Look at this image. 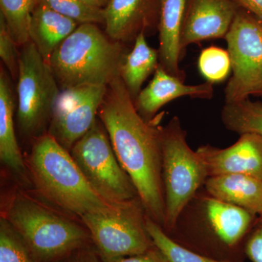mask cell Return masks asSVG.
Wrapping results in <instances>:
<instances>
[{"mask_svg":"<svg viewBox=\"0 0 262 262\" xmlns=\"http://www.w3.org/2000/svg\"><path fill=\"white\" fill-rule=\"evenodd\" d=\"M163 117L160 114L151 120L141 117L120 76L108 84L98 113L148 216L162 228L165 220L160 125Z\"/></svg>","mask_w":262,"mask_h":262,"instance_id":"1","label":"cell"},{"mask_svg":"<svg viewBox=\"0 0 262 262\" xmlns=\"http://www.w3.org/2000/svg\"><path fill=\"white\" fill-rule=\"evenodd\" d=\"M258 215L211 196L202 188L181 212L170 238L215 258L242 262L244 244Z\"/></svg>","mask_w":262,"mask_h":262,"instance_id":"2","label":"cell"},{"mask_svg":"<svg viewBox=\"0 0 262 262\" xmlns=\"http://www.w3.org/2000/svg\"><path fill=\"white\" fill-rule=\"evenodd\" d=\"M28 168L42 196L80 218L118 205L106 201L93 189L70 151L48 133L33 139Z\"/></svg>","mask_w":262,"mask_h":262,"instance_id":"3","label":"cell"},{"mask_svg":"<svg viewBox=\"0 0 262 262\" xmlns=\"http://www.w3.org/2000/svg\"><path fill=\"white\" fill-rule=\"evenodd\" d=\"M125 45L96 24H80L56 48L48 65L60 89L107 86L120 76Z\"/></svg>","mask_w":262,"mask_h":262,"instance_id":"4","label":"cell"},{"mask_svg":"<svg viewBox=\"0 0 262 262\" xmlns=\"http://www.w3.org/2000/svg\"><path fill=\"white\" fill-rule=\"evenodd\" d=\"M2 216L18 232L32 254L45 259L78 248L89 236L75 222L22 193L10 200Z\"/></svg>","mask_w":262,"mask_h":262,"instance_id":"5","label":"cell"},{"mask_svg":"<svg viewBox=\"0 0 262 262\" xmlns=\"http://www.w3.org/2000/svg\"><path fill=\"white\" fill-rule=\"evenodd\" d=\"M162 177L165 196L163 229L171 230L179 214L204 186L208 178L206 165L187 141L180 119L174 117L160 131Z\"/></svg>","mask_w":262,"mask_h":262,"instance_id":"6","label":"cell"},{"mask_svg":"<svg viewBox=\"0 0 262 262\" xmlns=\"http://www.w3.org/2000/svg\"><path fill=\"white\" fill-rule=\"evenodd\" d=\"M61 90L37 48L30 40L20 47L17 80L19 130L33 139L48 133Z\"/></svg>","mask_w":262,"mask_h":262,"instance_id":"7","label":"cell"},{"mask_svg":"<svg viewBox=\"0 0 262 262\" xmlns=\"http://www.w3.org/2000/svg\"><path fill=\"white\" fill-rule=\"evenodd\" d=\"M140 198L120 203L113 209L81 217L102 260L134 256L154 246Z\"/></svg>","mask_w":262,"mask_h":262,"instance_id":"8","label":"cell"},{"mask_svg":"<svg viewBox=\"0 0 262 262\" xmlns=\"http://www.w3.org/2000/svg\"><path fill=\"white\" fill-rule=\"evenodd\" d=\"M70 153L90 185L106 201L120 204L139 198L98 117L85 135L75 143Z\"/></svg>","mask_w":262,"mask_h":262,"instance_id":"9","label":"cell"},{"mask_svg":"<svg viewBox=\"0 0 262 262\" xmlns=\"http://www.w3.org/2000/svg\"><path fill=\"white\" fill-rule=\"evenodd\" d=\"M225 39L232 71L225 103L262 95V22L239 8Z\"/></svg>","mask_w":262,"mask_h":262,"instance_id":"10","label":"cell"},{"mask_svg":"<svg viewBox=\"0 0 262 262\" xmlns=\"http://www.w3.org/2000/svg\"><path fill=\"white\" fill-rule=\"evenodd\" d=\"M107 86H84L61 90L57 99L48 134L71 151L98 118V110Z\"/></svg>","mask_w":262,"mask_h":262,"instance_id":"11","label":"cell"},{"mask_svg":"<svg viewBox=\"0 0 262 262\" xmlns=\"http://www.w3.org/2000/svg\"><path fill=\"white\" fill-rule=\"evenodd\" d=\"M239 7L234 0H187L182 34V52L207 39H225Z\"/></svg>","mask_w":262,"mask_h":262,"instance_id":"12","label":"cell"},{"mask_svg":"<svg viewBox=\"0 0 262 262\" xmlns=\"http://www.w3.org/2000/svg\"><path fill=\"white\" fill-rule=\"evenodd\" d=\"M196 152L206 165L208 177L244 174L262 180V138L245 134L225 149L206 144Z\"/></svg>","mask_w":262,"mask_h":262,"instance_id":"13","label":"cell"},{"mask_svg":"<svg viewBox=\"0 0 262 262\" xmlns=\"http://www.w3.org/2000/svg\"><path fill=\"white\" fill-rule=\"evenodd\" d=\"M159 0H110L104 9L105 32L114 39L129 44L141 33L158 29Z\"/></svg>","mask_w":262,"mask_h":262,"instance_id":"14","label":"cell"},{"mask_svg":"<svg viewBox=\"0 0 262 262\" xmlns=\"http://www.w3.org/2000/svg\"><path fill=\"white\" fill-rule=\"evenodd\" d=\"M214 89L213 84L206 82L196 85H189L178 77L170 75L159 64L152 80L134 101L136 110L146 120H152L165 104L183 97L211 99Z\"/></svg>","mask_w":262,"mask_h":262,"instance_id":"15","label":"cell"},{"mask_svg":"<svg viewBox=\"0 0 262 262\" xmlns=\"http://www.w3.org/2000/svg\"><path fill=\"white\" fill-rule=\"evenodd\" d=\"M187 0H159L160 65L170 75L183 81L185 73L179 67L181 34Z\"/></svg>","mask_w":262,"mask_h":262,"instance_id":"16","label":"cell"},{"mask_svg":"<svg viewBox=\"0 0 262 262\" xmlns=\"http://www.w3.org/2000/svg\"><path fill=\"white\" fill-rule=\"evenodd\" d=\"M205 190L221 201L258 215L262 211V180L244 174H226L207 179Z\"/></svg>","mask_w":262,"mask_h":262,"instance_id":"17","label":"cell"},{"mask_svg":"<svg viewBox=\"0 0 262 262\" xmlns=\"http://www.w3.org/2000/svg\"><path fill=\"white\" fill-rule=\"evenodd\" d=\"M79 25L73 19L36 3L29 24V40L48 63L56 48Z\"/></svg>","mask_w":262,"mask_h":262,"instance_id":"18","label":"cell"},{"mask_svg":"<svg viewBox=\"0 0 262 262\" xmlns=\"http://www.w3.org/2000/svg\"><path fill=\"white\" fill-rule=\"evenodd\" d=\"M13 94L9 75L1 67L0 70V160L13 173L26 177V167L19 148L14 127L15 110Z\"/></svg>","mask_w":262,"mask_h":262,"instance_id":"19","label":"cell"},{"mask_svg":"<svg viewBox=\"0 0 262 262\" xmlns=\"http://www.w3.org/2000/svg\"><path fill=\"white\" fill-rule=\"evenodd\" d=\"M145 35L141 33L138 36L120 68V77L134 101L140 94L142 84L160 64L159 51L150 47Z\"/></svg>","mask_w":262,"mask_h":262,"instance_id":"20","label":"cell"},{"mask_svg":"<svg viewBox=\"0 0 262 262\" xmlns=\"http://www.w3.org/2000/svg\"><path fill=\"white\" fill-rule=\"evenodd\" d=\"M221 118L227 130L237 133L256 134L262 138V102L248 98L233 103H225Z\"/></svg>","mask_w":262,"mask_h":262,"instance_id":"21","label":"cell"},{"mask_svg":"<svg viewBox=\"0 0 262 262\" xmlns=\"http://www.w3.org/2000/svg\"><path fill=\"white\" fill-rule=\"evenodd\" d=\"M35 5L36 0H0V14L18 47L29 41V24Z\"/></svg>","mask_w":262,"mask_h":262,"instance_id":"22","label":"cell"},{"mask_svg":"<svg viewBox=\"0 0 262 262\" xmlns=\"http://www.w3.org/2000/svg\"><path fill=\"white\" fill-rule=\"evenodd\" d=\"M146 229L153 244L163 253L168 262H233L215 259L184 247L170 238L161 226L148 215Z\"/></svg>","mask_w":262,"mask_h":262,"instance_id":"23","label":"cell"},{"mask_svg":"<svg viewBox=\"0 0 262 262\" xmlns=\"http://www.w3.org/2000/svg\"><path fill=\"white\" fill-rule=\"evenodd\" d=\"M198 69L206 82L213 84L223 82L232 71L228 51L215 46L203 50L198 58Z\"/></svg>","mask_w":262,"mask_h":262,"instance_id":"24","label":"cell"},{"mask_svg":"<svg viewBox=\"0 0 262 262\" xmlns=\"http://www.w3.org/2000/svg\"><path fill=\"white\" fill-rule=\"evenodd\" d=\"M27 245L4 217L0 219V262H35Z\"/></svg>","mask_w":262,"mask_h":262,"instance_id":"25","label":"cell"},{"mask_svg":"<svg viewBox=\"0 0 262 262\" xmlns=\"http://www.w3.org/2000/svg\"><path fill=\"white\" fill-rule=\"evenodd\" d=\"M36 3L46 5L80 24L105 23L104 9L90 7L79 0H36Z\"/></svg>","mask_w":262,"mask_h":262,"instance_id":"26","label":"cell"},{"mask_svg":"<svg viewBox=\"0 0 262 262\" xmlns=\"http://www.w3.org/2000/svg\"><path fill=\"white\" fill-rule=\"evenodd\" d=\"M18 47L10 34L4 17L0 14V57L9 72L10 77L14 81H17L18 77Z\"/></svg>","mask_w":262,"mask_h":262,"instance_id":"27","label":"cell"},{"mask_svg":"<svg viewBox=\"0 0 262 262\" xmlns=\"http://www.w3.org/2000/svg\"><path fill=\"white\" fill-rule=\"evenodd\" d=\"M244 254L251 262H262V222L258 218L245 241Z\"/></svg>","mask_w":262,"mask_h":262,"instance_id":"28","label":"cell"},{"mask_svg":"<svg viewBox=\"0 0 262 262\" xmlns=\"http://www.w3.org/2000/svg\"><path fill=\"white\" fill-rule=\"evenodd\" d=\"M103 261V262H168L163 253L155 245L152 248L141 254L108 258Z\"/></svg>","mask_w":262,"mask_h":262,"instance_id":"29","label":"cell"},{"mask_svg":"<svg viewBox=\"0 0 262 262\" xmlns=\"http://www.w3.org/2000/svg\"><path fill=\"white\" fill-rule=\"evenodd\" d=\"M239 8L247 10L262 22V0H234Z\"/></svg>","mask_w":262,"mask_h":262,"instance_id":"30","label":"cell"},{"mask_svg":"<svg viewBox=\"0 0 262 262\" xmlns=\"http://www.w3.org/2000/svg\"><path fill=\"white\" fill-rule=\"evenodd\" d=\"M81 3L93 8L105 9L110 0H79Z\"/></svg>","mask_w":262,"mask_h":262,"instance_id":"31","label":"cell"},{"mask_svg":"<svg viewBox=\"0 0 262 262\" xmlns=\"http://www.w3.org/2000/svg\"><path fill=\"white\" fill-rule=\"evenodd\" d=\"M258 220L260 221V222H262V211L261 213L258 215Z\"/></svg>","mask_w":262,"mask_h":262,"instance_id":"32","label":"cell"},{"mask_svg":"<svg viewBox=\"0 0 262 262\" xmlns=\"http://www.w3.org/2000/svg\"><path fill=\"white\" fill-rule=\"evenodd\" d=\"M88 262H94V261H88Z\"/></svg>","mask_w":262,"mask_h":262,"instance_id":"33","label":"cell"}]
</instances>
